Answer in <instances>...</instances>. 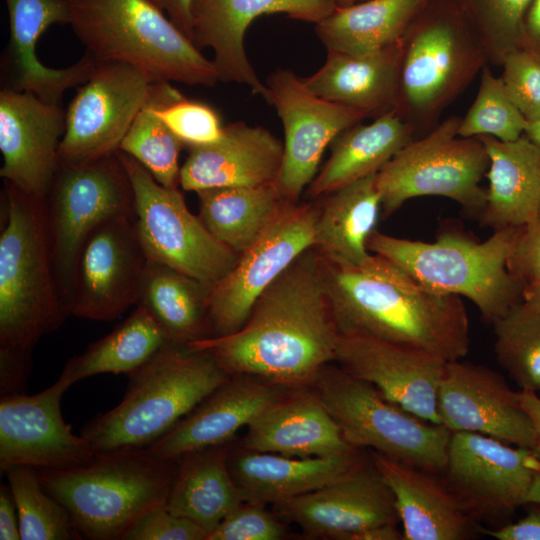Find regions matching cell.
Returning <instances> with one entry per match:
<instances>
[{"label": "cell", "mask_w": 540, "mask_h": 540, "mask_svg": "<svg viewBox=\"0 0 540 540\" xmlns=\"http://www.w3.org/2000/svg\"><path fill=\"white\" fill-rule=\"evenodd\" d=\"M339 336L313 247L259 296L238 330L186 345L209 351L229 376L302 388L335 361Z\"/></svg>", "instance_id": "6da1fadb"}, {"label": "cell", "mask_w": 540, "mask_h": 540, "mask_svg": "<svg viewBox=\"0 0 540 540\" xmlns=\"http://www.w3.org/2000/svg\"><path fill=\"white\" fill-rule=\"evenodd\" d=\"M319 259L341 335L384 340L445 362L468 353L470 326L461 297L424 288L378 254L361 265Z\"/></svg>", "instance_id": "7a4b0ae2"}, {"label": "cell", "mask_w": 540, "mask_h": 540, "mask_svg": "<svg viewBox=\"0 0 540 540\" xmlns=\"http://www.w3.org/2000/svg\"><path fill=\"white\" fill-rule=\"evenodd\" d=\"M177 469L176 459L148 447H119L95 452L74 468L37 470L83 538L124 540L138 520L166 504Z\"/></svg>", "instance_id": "3957f363"}, {"label": "cell", "mask_w": 540, "mask_h": 540, "mask_svg": "<svg viewBox=\"0 0 540 540\" xmlns=\"http://www.w3.org/2000/svg\"><path fill=\"white\" fill-rule=\"evenodd\" d=\"M0 233V350L28 352L69 316L52 258L45 200L4 181Z\"/></svg>", "instance_id": "277c9868"}, {"label": "cell", "mask_w": 540, "mask_h": 540, "mask_svg": "<svg viewBox=\"0 0 540 540\" xmlns=\"http://www.w3.org/2000/svg\"><path fill=\"white\" fill-rule=\"evenodd\" d=\"M128 377L122 401L80 431L95 452L150 446L230 376L209 351L169 343Z\"/></svg>", "instance_id": "5b68a950"}, {"label": "cell", "mask_w": 540, "mask_h": 540, "mask_svg": "<svg viewBox=\"0 0 540 540\" xmlns=\"http://www.w3.org/2000/svg\"><path fill=\"white\" fill-rule=\"evenodd\" d=\"M69 25L96 62H119L153 82L214 86L217 71L151 0H64Z\"/></svg>", "instance_id": "8992f818"}, {"label": "cell", "mask_w": 540, "mask_h": 540, "mask_svg": "<svg viewBox=\"0 0 540 540\" xmlns=\"http://www.w3.org/2000/svg\"><path fill=\"white\" fill-rule=\"evenodd\" d=\"M518 229L495 230L481 242L457 232L423 242L376 230L367 247L396 263L424 288L469 299L492 324L523 301L522 286L507 266Z\"/></svg>", "instance_id": "52a82bcc"}, {"label": "cell", "mask_w": 540, "mask_h": 540, "mask_svg": "<svg viewBox=\"0 0 540 540\" xmlns=\"http://www.w3.org/2000/svg\"><path fill=\"white\" fill-rule=\"evenodd\" d=\"M401 42L393 109L418 138L439 123L489 61L463 8L429 10L426 5Z\"/></svg>", "instance_id": "ba28073f"}, {"label": "cell", "mask_w": 540, "mask_h": 540, "mask_svg": "<svg viewBox=\"0 0 540 540\" xmlns=\"http://www.w3.org/2000/svg\"><path fill=\"white\" fill-rule=\"evenodd\" d=\"M312 386L351 446L443 473L452 434L445 426L418 417L341 367L326 365Z\"/></svg>", "instance_id": "9c48e42d"}, {"label": "cell", "mask_w": 540, "mask_h": 540, "mask_svg": "<svg viewBox=\"0 0 540 540\" xmlns=\"http://www.w3.org/2000/svg\"><path fill=\"white\" fill-rule=\"evenodd\" d=\"M461 117L450 116L426 134L413 139L377 173L381 210L390 216L406 201L421 196H441L466 211L480 214L486 189L489 157L479 137H461Z\"/></svg>", "instance_id": "30bf717a"}, {"label": "cell", "mask_w": 540, "mask_h": 540, "mask_svg": "<svg viewBox=\"0 0 540 540\" xmlns=\"http://www.w3.org/2000/svg\"><path fill=\"white\" fill-rule=\"evenodd\" d=\"M134 192L135 227L147 260L169 266L212 289L239 255L187 208L179 188L159 184L133 157L116 151Z\"/></svg>", "instance_id": "8fae6325"}, {"label": "cell", "mask_w": 540, "mask_h": 540, "mask_svg": "<svg viewBox=\"0 0 540 540\" xmlns=\"http://www.w3.org/2000/svg\"><path fill=\"white\" fill-rule=\"evenodd\" d=\"M45 205L54 272L68 311L75 264L83 243L103 222L134 216V192L115 152L85 164H60Z\"/></svg>", "instance_id": "7c38bea8"}, {"label": "cell", "mask_w": 540, "mask_h": 540, "mask_svg": "<svg viewBox=\"0 0 540 540\" xmlns=\"http://www.w3.org/2000/svg\"><path fill=\"white\" fill-rule=\"evenodd\" d=\"M318 206L286 200L234 267L212 287L208 314L213 336L238 330L259 296L314 247Z\"/></svg>", "instance_id": "4fadbf2b"}, {"label": "cell", "mask_w": 540, "mask_h": 540, "mask_svg": "<svg viewBox=\"0 0 540 540\" xmlns=\"http://www.w3.org/2000/svg\"><path fill=\"white\" fill-rule=\"evenodd\" d=\"M154 83L131 65L97 62L66 110L59 163L85 164L115 153L137 114L149 103Z\"/></svg>", "instance_id": "5bb4252c"}, {"label": "cell", "mask_w": 540, "mask_h": 540, "mask_svg": "<svg viewBox=\"0 0 540 540\" xmlns=\"http://www.w3.org/2000/svg\"><path fill=\"white\" fill-rule=\"evenodd\" d=\"M265 100L284 128V154L276 181L283 197L298 201L317 174L325 149L347 128L367 119L355 108L323 99L288 69H277L265 83Z\"/></svg>", "instance_id": "9a60e30c"}, {"label": "cell", "mask_w": 540, "mask_h": 540, "mask_svg": "<svg viewBox=\"0 0 540 540\" xmlns=\"http://www.w3.org/2000/svg\"><path fill=\"white\" fill-rule=\"evenodd\" d=\"M147 258L134 216L111 218L83 243L74 269L69 315L112 321L132 305Z\"/></svg>", "instance_id": "2e32d148"}, {"label": "cell", "mask_w": 540, "mask_h": 540, "mask_svg": "<svg viewBox=\"0 0 540 540\" xmlns=\"http://www.w3.org/2000/svg\"><path fill=\"white\" fill-rule=\"evenodd\" d=\"M540 463L531 449L488 435L452 432L445 479L478 519L510 516L526 504Z\"/></svg>", "instance_id": "e0dca14e"}, {"label": "cell", "mask_w": 540, "mask_h": 540, "mask_svg": "<svg viewBox=\"0 0 540 540\" xmlns=\"http://www.w3.org/2000/svg\"><path fill=\"white\" fill-rule=\"evenodd\" d=\"M62 371L58 380L34 394L1 396L0 467L13 465L63 470L89 461L95 451L75 435L61 413V398L72 385Z\"/></svg>", "instance_id": "ac0fdd59"}, {"label": "cell", "mask_w": 540, "mask_h": 540, "mask_svg": "<svg viewBox=\"0 0 540 540\" xmlns=\"http://www.w3.org/2000/svg\"><path fill=\"white\" fill-rule=\"evenodd\" d=\"M437 410L440 424L451 432L491 436L508 444L532 449L535 430L514 391L498 372L462 359L446 362Z\"/></svg>", "instance_id": "d6986e66"}, {"label": "cell", "mask_w": 540, "mask_h": 540, "mask_svg": "<svg viewBox=\"0 0 540 540\" xmlns=\"http://www.w3.org/2000/svg\"><path fill=\"white\" fill-rule=\"evenodd\" d=\"M66 110L30 92L0 91V176L45 200L59 168Z\"/></svg>", "instance_id": "ffe728a7"}, {"label": "cell", "mask_w": 540, "mask_h": 540, "mask_svg": "<svg viewBox=\"0 0 540 540\" xmlns=\"http://www.w3.org/2000/svg\"><path fill=\"white\" fill-rule=\"evenodd\" d=\"M338 7L337 0H196L193 40L200 50L214 51L218 80L247 85L253 94L267 96V87L249 62L244 36L251 22L264 14L284 13L317 24Z\"/></svg>", "instance_id": "44dd1931"}, {"label": "cell", "mask_w": 540, "mask_h": 540, "mask_svg": "<svg viewBox=\"0 0 540 540\" xmlns=\"http://www.w3.org/2000/svg\"><path fill=\"white\" fill-rule=\"evenodd\" d=\"M335 361L352 376L376 386L389 400L440 424L437 398L445 361L384 340L341 334Z\"/></svg>", "instance_id": "7402d4cb"}, {"label": "cell", "mask_w": 540, "mask_h": 540, "mask_svg": "<svg viewBox=\"0 0 540 540\" xmlns=\"http://www.w3.org/2000/svg\"><path fill=\"white\" fill-rule=\"evenodd\" d=\"M276 506L283 517L315 537L345 540L360 530L400 521L393 493L373 464L360 465L332 483Z\"/></svg>", "instance_id": "603a6c76"}, {"label": "cell", "mask_w": 540, "mask_h": 540, "mask_svg": "<svg viewBox=\"0 0 540 540\" xmlns=\"http://www.w3.org/2000/svg\"><path fill=\"white\" fill-rule=\"evenodd\" d=\"M10 37L1 59V89L30 92L60 104L64 92L84 83L97 66L88 53L73 65L54 69L43 65L36 54L39 37L53 24H68L64 0H5Z\"/></svg>", "instance_id": "cb8c5ba5"}, {"label": "cell", "mask_w": 540, "mask_h": 540, "mask_svg": "<svg viewBox=\"0 0 540 540\" xmlns=\"http://www.w3.org/2000/svg\"><path fill=\"white\" fill-rule=\"evenodd\" d=\"M372 464L391 489L405 540H466L482 529L478 517L440 473L377 451Z\"/></svg>", "instance_id": "d4e9b609"}, {"label": "cell", "mask_w": 540, "mask_h": 540, "mask_svg": "<svg viewBox=\"0 0 540 540\" xmlns=\"http://www.w3.org/2000/svg\"><path fill=\"white\" fill-rule=\"evenodd\" d=\"M284 144L262 126L233 122L221 138L208 145L188 147L181 165L180 187L200 191L215 187H256L276 182Z\"/></svg>", "instance_id": "484cf974"}, {"label": "cell", "mask_w": 540, "mask_h": 540, "mask_svg": "<svg viewBox=\"0 0 540 540\" xmlns=\"http://www.w3.org/2000/svg\"><path fill=\"white\" fill-rule=\"evenodd\" d=\"M281 386L246 375L230 376L165 435L148 446L163 459L228 443L283 393Z\"/></svg>", "instance_id": "4316f807"}, {"label": "cell", "mask_w": 540, "mask_h": 540, "mask_svg": "<svg viewBox=\"0 0 540 540\" xmlns=\"http://www.w3.org/2000/svg\"><path fill=\"white\" fill-rule=\"evenodd\" d=\"M240 447L290 457H327L357 448L314 391L282 395L247 425Z\"/></svg>", "instance_id": "83f0119b"}, {"label": "cell", "mask_w": 540, "mask_h": 540, "mask_svg": "<svg viewBox=\"0 0 540 540\" xmlns=\"http://www.w3.org/2000/svg\"><path fill=\"white\" fill-rule=\"evenodd\" d=\"M360 465L357 449L335 456L306 458L243 448L228 452L230 473L245 499L262 505H278L319 489Z\"/></svg>", "instance_id": "f1b7e54d"}, {"label": "cell", "mask_w": 540, "mask_h": 540, "mask_svg": "<svg viewBox=\"0 0 540 540\" xmlns=\"http://www.w3.org/2000/svg\"><path fill=\"white\" fill-rule=\"evenodd\" d=\"M478 137L489 157L481 224L494 231L532 224L540 216V148L524 135L507 142Z\"/></svg>", "instance_id": "f546056e"}, {"label": "cell", "mask_w": 540, "mask_h": 540, "mask_svg": "<svg viewBox=\"0 0 540 540\" xmlns=\"http://www.w3.org/2000/svg\"><path fill=\"white\" fill-rule=\"evenodd\" d=\"M401 41L361 55L327 50L325 63L302 80L317 96L376 118L395 105Z\"/></svg>", "instance_id": "4dcf8cb0"}, {"label": "cell", "mask_w": 540, "mask_h": 540, "mask_svg": "<svg viewBox=\"0 0 540 540\" xmlns=\"http://www.w3.org/2000/svg\"><path fill=\"white\" fill-rule=\"evenodd\" d=\"M416 139L414 129L392 109L369 123L355 124L331 143V154L307 187L310 198L327 194L379 170Z\"/></svg>", "instance_id": "1f68e13d"}, {"label": "cell", "mask_w": 540, "mask_h": 540, "mask_svg": "<svg viewBox=\"0 0 540 540\" xmlns=\"http://www.w3.org/2000/svg\"><path fill=\"white\" fill-rule=\"evenodd\" d=\"M228 443L179 456L177 473L166 501L172 514L192 520L208 534L246 500L229 470Z\"/></svg>", "instance_id": "d6a6232c"}, {"label": "cell", "mask_w": 540, "mask_h": 540, "mask_svg": "<svg viewBox=\"0 0 540 540\" xmlns=\"http://www.w3.org/2000/svg\"><path fill=\"white\" fill-rule=\"evenodd\" d=\"M377 173L322 197L318 206L314 248L328 261L361 265L371 256L367 243L381 210Z\"/></svg>", "instance_id": "836d02e7"}, {"label": "cell", "mask_w": 540, "mask_h": 540, "mask_svg": "<svg viewBox=\"0 0 540 540\" xmlns=\"http://www.w3.org/2000/svg\"><path fill=\"white\" fill-rule=\"evenodd\" d=\"M210 290L169 266L147 260L136 306L153 317L170 342L188 344L213 336L208 314Z\"/></svg>", "instance_id": "e575fe53"}, {"label": "cell", "mask_w": 540, "mask_h": 540, "mask_svg": "<svg viewBox=\"0 0 540 540\" xmlns=\"http://www.w3.org/2000/svg\"><path fill=\"white\" fill-rule=\"evenodd\" d=\"M430 0H366L338 6L316 24L327 50L361 55L399 42Z\"/></svg>", "instance_id": "d590c367"}, {"label": "cell", "mask_w": 540, "mask_h": 540, "mask_svg": "<svg viewBox=\"0 0 540 540\" xmlns=\"http://www.w3.org/2000/svg\"><path fill=\"white\" fill-rule=\"evenodd\" d=\"M199 217L220 242L243 253L287 200L276 182L256 187H215L197 191Z\"/></svg>", "instance_id": "8d00e7d4"}, {"label": "cell", "mask_w": 540, "mask_h": 540, "mask_svg": "<svg viewBox=\"0 0 540 540\" xmlns=\"http://www.w3.org/2000/svg\"><path fill=\"white\" fill-rule=\"evenodd\" d=\"M169 343L153 317L136 306L113 331L70 359L63 372L72 383L102 373L129 375Z\"/></svg>", "instance_id": "74e56055"}, {"label": "cell", "mask_w": 540, "mask_h": 540, "mask_svg": "<svg viewBox=\"0 0 540 540\" xmlns=\"http://www.w3.org/2000/svg\"><path fill=\"white\" fill-rule=\"evenodd\" d=\"M183 96L171 82L154 83L149 103L137 114L119 146L167 188L180 187L179 154L185 145L157 116L155 107Z\"/></svg>", "instance_id": "f35d334b"}, {"label": "cell", "mask_w": 540, "mask_h": 540, "mask_svg": "<svg viewBox=\"0 0 540 540\" xmlns=\"http://www.w3.org/2000/svg\"><path fill=\"white\" fill-rule=\"evenodd\" d=\"M2 472L17 508L21 540L83 539L67 510L42 486L36 468L13 465Z\"/></svg>", "instance_id": "ab89813d"}, {"label": "cell", "mask_w": 540, "mask_h": 540, "mask_svg": "<svg viewBox=\"0 0 540 540\" xmlns=\"http://www.w3.org/2000/svg\"><path fill=\"white\" fill-rule=\"evenodd\" d=\"M499 365L520 390L540 392V311L523 301L492 323Z\"/></svg>", "instance_id": "60d3db41"}, {"label": "cell", "mask_w": 540, "mask_h": 540, "mask_svg": "<svg viewBox=\"0 0 540 540\" xmlns=\"http://www.w3.org/2000/svg\"><path fill=\"white\" fill-rule=\"evenodd\" d=\"M526 118L509 98L500 77L488 65L480 73V84L472 105L458 129L461 137L492 136L500 141L520 138Z\"/></svg>", "instance_id": "b9f144b4"}, {"label": "cell", "mask_w": 540, "mask_h": 540, "mask_svg": "<svg viewBox=\"0 0 540 540\" xmlns=\"http://www.w3.org/2000/svg\"><path fill=\"white\" fill-rule=\"evenodd\" d=\"M532 0H465L464 12L477 32L489 64L501 66L521 48L522 23Z\"/></svg>", "instance_id": "7bdbcfd3"}, {"label": "cell", "mask_w": 540, "mask_h": 540, "mask_svg": "<svg viewBox=\"0 0 540 540\" xmlns=\"http://www.w3.org/2000/svg\"><path fill=\"white\" fill-rule=\"evenodd\" d=\"M155 112L187 148L212 144L223 134L224 126L218 113L206 103L185 96L158 104Z\"/></svg>", "instance_id": "ee69618b"}, {"label": "cell", "mask_w": 540, "mask_h": 540, "mask_svg": "<svg viewBox=\"0 0 540 540\" xmlns=\"http://www.w3.org/2000/svg\"><path fill=\"white\" fill-rule=\"evenodd\" d=\"M500 76L505 90L526 120L540 117V60L524 49L504 58Z\"/></svg>", "instance_id": "f6af8a7d"}, {"label": "cell", "mask_w": 540, "mask_h": 540, "mask_svg": "<svg viewBox=\"0 0 540 540\" xmlns=\"http://www.w3.org/2000/svg\"><path fill=\"white\" fill-rule=\"evenodd\" d=\"M283 524L262 504L243 501L208 534L207 540H279Z\"/></svg>", "instance_id": "bcb514c9"}, {"label": "cell", "mask_w": 540, "mask_h": 540, "mask_svg": "<svg viewBox=\"0 0 540 540\" xmlns=\"http://www.w3.org/2000/svg\"><path fill=\"white\" fill-rule=\"evenodd\" d=\"M207 536L200 525L172 514L164 504L138 520L124 540H207Z\"/></svg>", "instance_id": "7dc6e473"}, {"label": "cell", "mask_w": 540, "mask_h": 540, "mask_svg": "<svg viewBox=\"0 0 540 540\" xmlns=\"http://www.w3.org/2000/svg\"><path fill=\"white\" fill-rule=\"evenodd\" d=\"M507 266L522 290L540 279V216L532 224L518 229Z\"/></svg>", "instance_id": "c3c4849f"}, {"label": "cell", "mask_w": 540, "mask_h": 540, "mask_svg": "<svg viewBox=\"0 0 540 540\" xmlns=\"http://www.w3.org/2000/svg\"><path fill=\"white\" fill-rule=\"evenodd\" d=\"M31 354L0 350L1 396L24 393L31 369Z\"/></svg>", "instance_id": "681fc988"}, {"label": "cell", "mask_w": 540, "mask_h": 540, "mask_svg": "<svg viewBox=\"0 0 540 540\" xmlns=\"http://www.w3.org/2000/svg\"><path fill=\"white\" fill-rule=\"evenodd\" d=\"M528 513L517 522L497 529H482V533L497 540H540V504L529 503Z\"/></svg>", "instance_id": "f907efd6"}, {"label": "cell", "mask_w": 540, "mask_h": 540, "mask_svg": "<svg viewBox=\"0 0 540 540\" xmlns=\"http://www.w3.org/2000/svg\"><path fill=\"white\" fill-rule=\"evenodd\" d=\"M191 41L193 40V5L196 0H151Z\"/></svg>", "instance_id": "816d5d0a"}, {"label": "cell", "mask_w": 540, "mask_h": 540, "mask_svg": "<svg viewBox=\"0 0 540 540\" xmlns=\"http://www.w3.org/2000/svg\"><path fill=\"white\" fill-rule=\"evenodd\" d=\"M0 539H21L17 508L8 483H1L0 488Z\"/></svg>", "instance_id": "f5cc1de1"}, {"label": "cell", "mask_w": 540, "mask_h": 540, "mask_svg": "<svg viewBox=\"0 0 540 540\" xmlns=\"http://www.w3.org/2000/svg\"><path fill=\"white\" fill-rule=\"evenodd\" d=\"M521 48L540 60V0H532L524 15Z\"/></svg>", "instance_id": "db71d44e"}, {"label": "cell", "mask_w": 540, "mask_h": 540, "mask_svg": "<svg viewBox=\"0 0 540 540\" xmlns=\"http://www.w3.org/2000/svg\"><path fill=\"white\" fill-rule=\"evenodd\" d=\"M520 394L522 405L530 416L535 430V443L531 451L540 463V395L525 390H520Z\"/></svg>", "instance_id": "11a10c76"}, {"label": "cell", "mask_w": 540, "mask_h": 540, "mask_svg": "<svg viewBox=\"0 0 540 540\" xmlns=\"http://www.w3.org/2000/svg\"><path fill=\"white\" fill-rule=\"evenodd\" d=\"M403 532L397 528V524H385L370 527L352 533L345 540H401Z\"/></svg>", "instance_id": "9f6ffc18"}, {"label": "cell", "mask_w": 540, "mask_h": 540, "mask_svg": "<svg viewBox=\"0 0 540 540\" xmlns=\"http://www.w3.org/2000/svg\"><path fill=\"white\" fill-rule=\"evenodd\" d=\"M522 299L525 304L540 311V279L523 288Z\"/></svg>", "instance_id": "6f0895ef"}, {"label": "cell", "mask_w": 540, "mask_h": 540, "mask_svg": "<svg viewBox=\"0 0 540 540\" xmlns=\"http://www.w3.org/2000/svg\"><path fill=\"white\" fill-rule=\"evenodd\" d=\"M523 135L540 148V117L527 120Z\"/></svg>", "instance_id": "680465c9"}, {"label": "cell", "mask_w": 540, "mask_h": 540, "mask_svg": "<svg viewBox=\"0 0 540 540\" xmlns=\"http://www.w3.org/2000/svg\"><path fill=\"white\" fill-rule=\"evenodd\" d=\"M540 504V469L535 473L527 499L526 504ZM525 504V505H526Z\"/></svg>", "instance_id": "91938a15"}, {"label": "cell", "mask_w": 540, "mask_h": 540, "mask_svg": "<svg viewBox=\"0 0 540 540\" xmlns=\"http://www.w3.org/2000/svg\"><path fill=\"white\" fill-rule=\"evenodd\" d=\"M357 3V0H337V4L340 7H345Z\"/></svg>", "instance_id": "94428289"}]
</instances>
